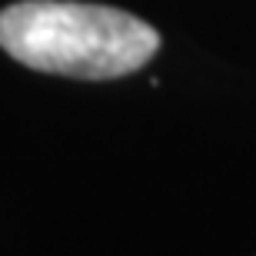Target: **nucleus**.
<instances>
[{"label": "nucleus", "mask_w": 256, "mask_h": 256, "mask_svg": "<svg viewBox=\"0 0 256 256\" xmlns=\"http://www.w3.org/2000/svg\"><path fill=\"white\" fill-rule=\"evenodd\" d=\"M0 47L40 74L116 80L156 57L160 34L146 20L104 4L20 0L0 10Z\"/></svg>", "instance_id": "nucleus-1"}]
</instances>
